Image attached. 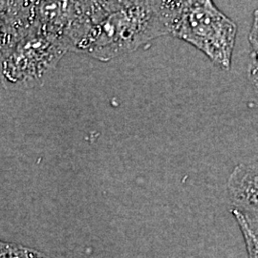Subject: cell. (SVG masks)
Wrapping results in <instances>:
<instances>
[{
  "instance_id": "6da1fadb",
  "label": "cell",
  "mask_w": 258,
  "mask_h": 258,
  "mask_svg": "<svg viewBox=\"0 0 258 258\" xmlns=\"http://www.w3.org/2000/svg\"><path fill=\"white\" fill-rule=\"evenodd\" d=\"M175 1H92L91 24L75 52L101 61L170 35Z\"/></svg>"
},
{
  "instance_id": "7a4b0ae2",
  "label": "cell",
  "mask_w": 258,
  "mask_h": 258,
  "mask_svg": "<svg viewBox=\"0 0 258 258\" xmlns=\"http://www.w3.org/2000/svg\"><path fill=\"white\" fill-rule=\"evenodd\" d=\"M170 35L191 44L224 71H229L237 25L211 0L175 1Z\"/></svg>"
},
{
  "instance_id": "3957f363",
  "label": "cell",
  "mask_w": 258,
  "mask_h": 258,
  "mask_svg": "<svg viewBox=\"0 0 258 258\" xmlns=\"http://www.w3.org/2000/svg\"><path fill=\"white\" fill-rule=\"evenodd\" d=\"M67 52L62 41L38 28L1 55V73L11 84L34 86L41 83Z\"/></svg>"
},
{
  "instance_id": "277c9868",
  "label": "cell",
  "mask_w": 258,
  "mask_h": 258,
  "mask_svg": "<svg viewBox=\"0 0 258 258\" xmlns=\"http://www.w3.org/2000/svg\"><path fill=\"white\" fill-rule=\"evenodd\" d=\"M38 28L37 1H1V55Z\"/></svg>"
},
{
  "instance_id": "5b68a950",
  "label": "cell",
  "mask_w": 258,
  "mask_h": 258,
  "mask_svg": "<svg viewBox=\"0 0 258 258\" xmlns=\"http://www.w3.org/2000/svg\"><path fill=\"white\" fill-rule=\"evenodd\" d=\"M227 192L232 209L258 219V160L234 167L228 179Z\"/></svg>"
},
{
  "instance_id": "8992f818",
  "label": "cell",
  "mask_w": 258,
  "mask_h": 258,
  "mask_svg": "<svg viewBox=\"0 0 258 258\" xmlns=\"http://www.w3.org/2000/svg\"><path fill=\"white\" fill-rule=\"evenodd\" d=\"M245 241L249 258H258V219L247 213L231 209Z\"/></svg>"
},
{
  "instance_id": "52a82bcc",
  "label": "cell",
  "mask_w": 258,
  "mask_h": 258,
  "mask_svg": "<svg viewBox=\"0 0 258 258\" xmlns=\"http://www.w3.org/2000/svg\"><path fill=\"white\" fill-rule=\"evenodd\" d=\"M1 258H48L36 250L7 243L1 244Z\"/></svg>"
},
{
  "instance_id": "ba28073f",
  "label": "cell",
  "mask_w": 258,
  "mask_h": 258,
  "mask_svg": "<svg viewBox=\"0 0 258 258\" xmlns=\"http://www.w3.org/2000/svg\"><path fill=\"white\" fill-rule=\"evenodd\" d=\"M249 43L252 48V58L258 59V9L253 14V22L249 32Z\"/></svg>"
},
{
  "instance_id": "9c48e42d",
  "label": "cell",
  "mask_w": 258,
  "mask_h": 258,
  "mask_svg": "<svg viewBox=\"0 0 258 258\" xmlns=\"http://www.w3.org/2000/svg\"><path fill=\"white\" fill-rule=\"evenodd\" d=\"M249 78L258 96V59L252 58L249 69Z\"/></svg>"
}]
</instances>
